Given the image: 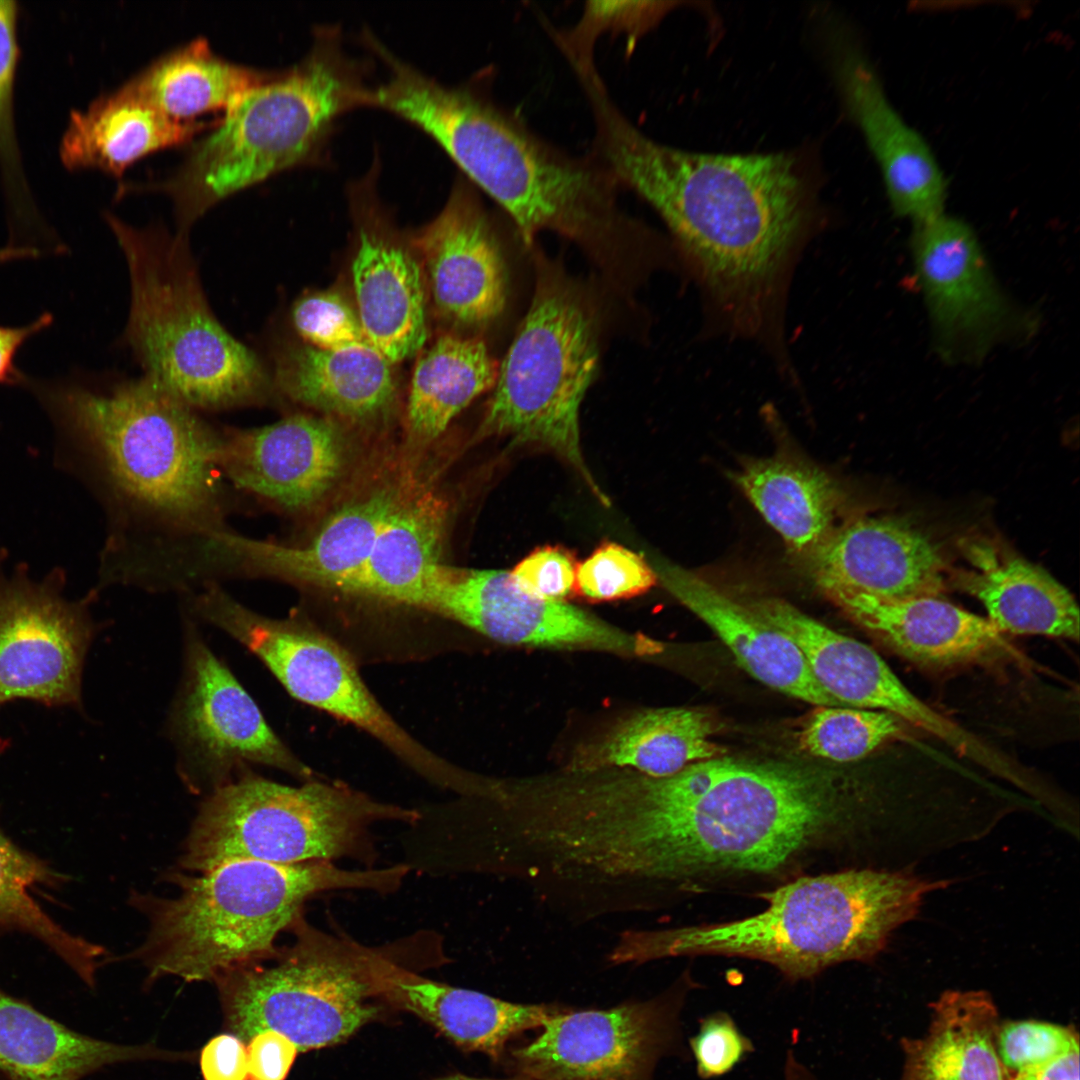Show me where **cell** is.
Segmentation results:
<instances>
[{"mask_svg": "<svg viewBox=\"0 0 1080 1080\" xmlns=\"http://www.w3.org/2000/svg\"><path fill=\"white\" fill-rule=\"evenodd\" d=\"M370 88L340 32L319 28L305 57L228 109L173 174L137 188L166 193L179 231L188 233L220 200L312 160L341 114L368 105Z\"/></svg>", "mask_w": 1080, "mask_h": 1080, "instance_id": "7", "label": "cell"}, {"mask_svg": "<svg viewBox=\"0 0 1080 1080\" xmlns=\"http://www.w3.org/2000/svg\"><path fill=\"white\" fill-rule=\"evenodd\" d=\"M62 878L0 832V930L36 937L92 987L103 949L66 931L34 899L35 890L56 886Z\"/></svg>", "mask_w": 1080, "mask_h": 1080, "instance_id": "38", "label": "cell"}, {"mask_svg": "<svg viewBox=\"0 0 1080 1080\" xmlns=\"http://www.w3.org/2000/svg\"><path fill=\"white\" fill-rule=\"evenodd\" d=\"M997 1048L1006 1069L1015 1072L1079 1049V1036L1071 1026L1015 1020L1000 1023Z\"/></svg>", "mask_w": 1080, "mask_h": 1080, "instance_id": "43", "label": "cell"}, {"mask_svg": "<svg viewBox=\"0 0 1080 1080\" xmlns=\"http://www.w3.org/2000/svg\"><path fill=\"white\" fill-rule=\"evenodd\" d=\"M689 1047L696 1072L704 1080L727 1074L754 1051L751 1039L724 1011L701 1019L698 1032L689 1040Z\"/></svg>", "mask_w": 1080, "mask_h": 1080, "instance_id": "44", "label": "cell"}, {"mask_svg": "<svg viewBox=\"0 0 1080 1080\" xmlns=\"http://www.w3.org/2000/svg\"><path fill=\"white\" fill-rule=\"evenodd\" d=\"M408 866L348 870L331 861L278 864L228 862L198 876L179 875L175 897L135 895L149 921L134 952L151 978L215 981L222 974L273 956L275 940L300 916L312 895L333 889L391 892Z\"/></svg>", "mask_w": 1080, "mask_h": 1080, "instance_id": "6", "label": "cell"}, {"mask_svg": "<svg viewBox=\"0 0 1080 1080\" xmlns=\"http://www.w3.org/2000/svg\"><path fill=\"white\" fill-rule=\"evenodd\" d=\"M352 275L369 344L390 363L414 355L426 340L427 327L421 271L412 255L362 228Z\"/></svg>", "mask_w": 1080, "mask_h": 1080, "instance_id": "30", "label": "cell"}, {"mask_svg": "<svg viewBox=\"0 0 1080 1080\" xmlns=\"http://www.w3.org/2000/svg\"><path fill=\"white\" fill-rule=\"evenodd\" d=\"M968 570L956 584L978 599L1003 633L1079 639V608L1072 594L1043 568L987 536L965 539Z\"/></svg>", "mask_w": 1080, "mask_h": 1080, "instance_id": "27", "label": "cell"}, {"mask_svg": "<svg viewBox=\"0 0 1080 1080\" xmlns=\"http://www.w3.org/2000/svg\"><path fill=\"white\" fill-rule=\"evenodd\" d=\"M1079 1049H1074L1052 1060L1025 1067L1010 1080H1079Z\"/></svg>", "mask_w": 1080, "mask_h": 1080, "instance_id": "50", "label": "cell"}, {"mask_svg": "<svg viewBox=\"0 0 1080 1080\" xmlns=\"http://www.w3.org/2000/svg\"><path fill=\"white\" fill-rule=\"evenodd\" d=\"M579 86L592 115L591 152L622 190L661 216L720 322L737 336L775 338L809 220L792 156L670 147L625 115L600 74L583 77Z\"/></svg>", "mask_w": 1080, "mask_h": 1080, "instance_id": "1", "label": "cell"}, {"mask_svg": "<svg viewBox=\"0 0 1080 1080\" xmlns=\"http://www.w3.org/2000/svg\"><path fill=\"white\" fill-rule=\"evenodd\" d=\"M953 881L912 870L851 869L806 876L761 896L760 913L729 922L625 929L609 951L615 966L691 955L764 961L791 979L878 955L920 913L927 896Z\"/></svg>", "mask_w": 1080, "mask_h": 1080, "instance_id": "5", "label": "cell"}, {"mask_svg": "<svg viewBox=\"0 0 1080 1080\" xmlns=\"http://www.w3.org/2000/svg\"><path fill=\"white\" fill-rule=\"evenodd\" d=\"M58 403L111 509L113 568L184 560L231 529L232 487L217 461L221 429L196 409L146 375L105 391L70 388Z\"/></svg>", "mask_w": 1080, "mask_h": 1080, "instance_id": "2", "label": "cell"}, {"mask_svg": "<svg viewBox=\"0 0 1080 1080\" xmlns=\"http://www.w3.org/2000/svg\"><path fill=\"white\" fill-rule=\"evenodd\" d=\"M271 381L274 392L293 402L358 422L384 416L396 396L390 362L370 344L289 345L277 351Z\"/></svg>", "mask_w": 1080, "mask_h": 1080, "instance_id": "28", "label": "cell"}, {"mask_svg": "<svg viewBox=\"0 0 1080 1080\" xmlns=\"http://www.w3.org/2000/svg\"><path fill=\"white\" fill-rule=\"evenodd\" d=\"M183 680L170 718L179 770L191 789L209 793L248 764L316 779L268 725L258 705L192 626L186 630Z\"/></svg>", "mask_w": 1080, "mask_h": 1080, "instance_id": "15", "label": "cell"}, {"mask_svg": "<svg viewBox=\"0 0 1080 1080\" xmlns=\"http://www.w3.org/2000/svg\"><path fill=\"white\" fill-rule=\"evenodd\" d=\"M248 1080H285L299 1052L283 1034L264 1030L247 1042Z\"/></svg>", "mask_w": 1080, "mask_h": 1080, "instance_id": "47", "label": "cell"}, {"mask_svg": "<svg viewBox=\"0 0 1080 1080\" xmlns=\"http://www.w3.org/2000/svg\"><path fill=\"white\" fill-rule=\"evenodd\" d=\"M528 311L500 365L477 438L506 436L559 456L597 485L580 445L579 410L598 364L591 299L558 263L539 257Z\"/></svg>", "mask_w": 1080, "mask_h": 1080, "instance_id": "9", "label": "cell"}, {"mask_svg": "<svg viewBox=\"0 0 1080 1080\" xmlns=\"http://www.w3.org/2000/svg\"><path fill=\"white\" fill-rule=\"evenodd\" d=\"M353 949L371 995L422 1018L459 1048L481 1052L496 1063L504 1064L512 1039L540 1029L567 1008L557 1003H516L454 987L421 977L355 941Z\"/></svg>", "mask_w": 1080, "mask_h": 1080, "instance_id": "23", "label": "cell"}, {"mask_svg": "<svg viewBox=\"0 0 1080 1080\" xmlns=\"http://www.w3.org/2000/svg\"><path fill=\"white\" fill-rule=\"evenodd\" d=\"M823 595L896 653L918 664L945 668L1012 652L987 618L938 596L888 600L849 591Z\"/></svg>", "mask_w": 1080, "mask_h": 1080, "instance_id": "26", "label": "cell"}, {"mask_svg": "<svg viewBox=\"0 0 1080 1080\" xmlns=\"http://www.w3.org/2000/svg\"><path fill=\"white\" fill-rule=\"evenodd\" d=\"M17 8L13 1L0 0V148L12 147V91L17 62Z\"/></svg>", "mask_w": 1080, "mask_h": 1080, "instance_id": "46", "label": "cell"}, {"mask_svg": "<svg viewBox=\"0 0 1080 1080\" xmlns=\"http://www.w3.org/2000/svg\"><path fill=\"white\" fill-rule=\"evenodd\" d=\"M903 722L876 710L817 706L802 724L800 749L839 763L857 761L902 733Z\"/></svg>", "mask_w": 1080, "mask_h": 1080, "instance_id": "39", "label": "cell"}, {"mask_svg": "<svg viewBox=\"0 0 1080 1080\" xmlns=\"http://www.w3.org/2000/svg\"><path fill=\"white\" fill-rule=\"evenodd\" d=\"M219 122L170 118L118 88L86 110L71 113L61 142V159L72 169L97 168L121 176L143 155L185 143Z\"/></svg>", "mask_w": 1080, "mask_h": 1080, "instance_id": "33", "label": "cell"}, {"mask_svg": "<svg viewBox=\"0 0 1080 1080\" xmlns=\"http://www.w3.org/2000/svg\"><path fill=\"white\" fill-rule=\"evenodd\" d=\"M93 633L82 603L47 586H0V703L77 704Z\"/></svg>", "mask_w": 1080, "mask_h": 1080, "instance_id": "18", "label": "cell"}, {"mask_svg": "<svg viewBox=\"0 0 1080 1080\" xmlns=\"http://www.w3.org/2000/svg\"><path fill=\"white\" fill-rule=\"evenodd\" d=\"M402 499L396 487L382 486L350 500L304 545L278 544L228 530L215 545L218 577H269L344 592Z\"/></svg>", "mask_w": 1080, "mask_h": 1080, "instance_id": "21", "label": "cell"}, {"mask_svg": "<svg viewBox=\"0 0 1080 1080\" xmlns=\"http://www.w3.org/2000/svg\"><path fill=\"white\" fill-rule=\"evenodd\" d=\"M272 73L228 61L199 37L160 56L120 89L170 118L190 121L227 111Z\"/></svg>", "mask_w": 1080, "mask_h": 1080, "instance_id": "36", "label": "cell"}, {"mask_svg": "<svg viewBox=\"0 0 1080 1080\" xmlns=\"http://www.w3.org/2000/svg\"><path fill=\"white\" fill-rule=\"evenodd\" d=\"M679 979L645 1000L605 1009L567 1007L530 1041L508 1048L504 1064L533 1080H655L666 1056H687L681 1013L689 990Z\"/></svg>", "mask_w": 1080, "mask_h": 1080, "instance_id": "13", "label": "cell"}, {"mask_svg": "<svg viewBox=\"0 0 1080 1080\" xmlns=\"http://www.w3.org/2000/svg\"><path fill=\"white\" fill-rule=\"evenodd\" d=\"M52 320V316L45 313L26 326H0V384H15L22 379L14 365L18 349L32 335L48 327Z\"/></svg>", "mask_w": 1080, "mask_h": 1080, "instance_id": "49", "label": "cell"}, {"mask_svg": "<svg viewBox=\"0 0 1080 1080\" xmlns=\"http://www.w3.org/2000/svg\"><path fill=\"white\" fill-rule=\"evenodd\" d=\"M649 562L658 584L710 627L753 678L816 706H842L818 684L792 639L746 601L670 560L653 556Z\"/></svg>", "mask_w": 1080, "mask_h": 1080, "instance_id": "25", "label": "cell"}, {"mask_svg": "<svg viewBox=\"0 0 1080 1080\" xmlns=\"http://www.w3.org/2000/svg\"><path fill=\"white\" fill-rule=\"evenodd\" d=\"M498 364L478 338L446 335L420 356L407 404L411 440L429 443L475 398L494 387Z\"/></svg>", "mask_w": 1080, "mask_h": 1080, "instance_id": "37", "label": "cell"}, {"mask_svg": "<svg viewBox=\"0 0 1080 1080\" xmlns=\"http://www.w3.org/2000/svg\"><path fill=\"white\" fill-rule=\"evenodd\" d=\"M421 609L508 645L591 649L626 656L656 655L664 649L659 641L623 631L568 602L527 592L507 570L441 563Z\"/></svg>", "mask_w": 1080, "mask_h": 1080, "instance_id": "16", "label": "cell"}, {"mask_svg": "<svg viewBox=\"0 0 1080 1080\" xmlns=\"http://www.w3.org/2000/svg\"><path fill=\"white\" fill-rule=\"evenodd\" d=\"M680 4L672 1H588L573 26L558 29L548 25L547 32L563 57L591 58L596 42L603 34L641 37Z\"/></svg>", "mask_w": 1080, "mask_h": 1080, "instance_id": "40", "label": "cell"}, {"mask_svg": "<svg viewBox=\"0 0 1080 1080\" xmlns=\"http://www.w3.org/2000/svg\"><path fill=\"white\" fill-rule=\"evenodd\" d=\"M167 1052L96 1039L37 1010L0 987V1076L4 1080H82L124 1061Z\"/></svg>", "mask_w": 1080, "mask_h": 1080, "instance_id": "31", "label": "cell"}, {"mask_svg": "<svg viewBox=\"0 0 1080 1080\" xmlns=\"http://www.w3.org/2000/svg\"><path fill=\"white\" fill-rule=\"evenodd\" d=\"M816 589L898 600L938 596L946 561L918 528L893 517H861L835 527L801 558Z\"/></svg>", "mask_w": 1080, "mask_h": 1080, "instance_id": "20", "label": "cell"}, {"mask_svg": "<svg viewBox=\"0 0 1080 1080\" xmlns=\"http://www.w3.org/2000/svg\"><path fill=\"white\" fill-rule=\"evenodd\" d=\"M291 317L310 346L335 350L369 344L358 313L336 292L302 296L293 305Z\"/></svg>", "mask_w": 1080, "mask_h": 1080, "instance_id": "42", "label": "cell"}, {"mask_svg": "<svg viewBox=\"0 0 1080 1080\" xmlns=\"http://www.w3.org/2000/svg\"><path fill=\"white\" fill-rule=\"evenodd\" d=\"M578 563L570 550L547 545L534 549L510 572L527 592L542 599L567 602L575 597Z\"/></svg>", "mask_w": 1080, "mask_h": 1080, "instance_id": "45", "label": "cell"}, {"mask_svg": "<svg viewBox=\"0 0 1080 1080\" xmlns=\"http://www.w3.org/2000/svg\"><path fill=\"white\" fill-rule=\"evenodd\" d=\"M217 461L233 489L298 513L336 485L347 465L348 443L333 420L294 414L261 427L222 428Z\"/></svg>", "mask_w": 1080, "mask_h": 1080, "instance_id": "17", "label": "cell"}, {"mask_svg": "<svg viewBox=\"0 0 1080 1080\" xmlns=\"http://www.w3.org/2000/svg\"><path fill=\"white\" fill-rule=\"evenodd\" d=\"M734 480L763 519L801 558L835 528L844 501L838 483L824 470L792 456L750 459Z\"/></svg>", "mask_w": 1080, "mask_h": 1080, "instance_id": "34", "label": "cell"}, {"mask_svg": "<svg viewBox=\"0 0 1080 1080\" xmlns=\"http://www.w3.org/2000/svg\"><path fill=\"white\" fill-rule=\"evenodd\" d=\"M658 584L649 561L615 542L599 545L576 570L575 597L591 603L629 599Z\"/></svg>", "mask_w": 1080, "mask_h": 1080, "instance_id": "41", "label": "cell"}, {"mask_svg": "<svg viewBox=\"0 0 1080 1080\" xmlns=\"http://www.w3.org/2000/svg\"><path fill=\"white\" fill-rule=\"evenodd\" d=\"M437 1080H533V1079H531V1078H529L527 1076H524V1075H520V1074H511L508 1078H501V1079L475 1078V1077H470V1076H466V1075H462V1074H453V1075H449V1076H446L444 1078H440V1079H437Z\"/></svg>", "mask_w": 1080, "mask_h": 1080, "instance_id": "53", "label": "cell"}, {"mask_svg": "<svg viewBox=\"0 0 1080 1080\" xmlns=\"http://www.w3.org/2000/svg\"><path fill=\"white\" fill-rule=\"evenodd\" d=\"M379 101L431 136L499 205L527 246L540 232H555L610 270L624 248L649 240L647 228L622 209V189L592 152L574 155L550 143L480 88L447 86L403 63L386 79Z\"/></svg>", "mask_w": 1080, "mask_h": 1080, "instance_id": "4", "label": "cell"}, {"mask_svg": "<svg viewBox=\"0 0 1080 1080\" xmlns=\"http://www.w3.org/2000/svg\"><path fill=\"white\" fill-rule=\"evenodd\" d=\"M433 300L447 321L479 328L507 301V270L497 230L478 189L458 177L439 214L418 237Z\"/></svg>", "mask_w": 1080, "mask_h": 1080, "instance_id": "19", "label": "cell"}, {"mask_svg": "<svg viewBox=\"0 0 1080 1080\" xmlns=\"http://www.w3.org/2000/svg\"><path fill=\"white\" fill-rule=\"evenodd\" d=\"M39 255L38 250L28 247H8L0 249V263L14 259L36 257Z\"/></svg>", "mask_w": 1080, "mask_h": 1080, "instance_id": "52", "label": "cell"}, {"mask_svg": "<svg viewBox=\"0 0 1080 1080\" xmlns=\"http://www.w3.org/2000/svg\"><path fill=\"white\" fill-rule=\"evenodd\" d=\"M0 1080H4V1079L0 1076Z\"/></svg>", "mask_w": 1080, "mask_h": 1080, "instance_id": "54", "label": "cell"}, {"mask_svg": "<svg viewBox=\"0 0 1080 1080\" xmlns=\"http://www.w3.org/2000/svg\"><path fill=\"white\" fill-rule=\"evenodd\" d=\"M445 523V507L435 496L402 499L344 592L419 609L441 564Z\"/></svg>", "mask_w": 1080, "mask_h": 1080, "instance_id": "35", "label": "cell"}, {"mask_svg": "<svg viewBox=\"0 0 1080 1080\" xmlns=\"http://www.w3.org/2000/svg\"><path fill=\"white\" fill-rule=\"evenodd\" d=\"M200 1068L204 1080H248L244 1041L230 1033L211 1038L201 1050Z\"/></svg>", "mask_w": 1080, "mask_h": 1080, "instance_id": "48", "label": "cell"}, {"mask_svg": "<svg viewBox=\"0 0 1080 1080\" xmlns=\"http://www.w3.org/2000/svg\"><path fill=\"white\" fill-rule=\"evenodd\" d=\"M721 729L720 720L704 709L643 710L580 745L563 769L628 768L652 777L671 776L693 763L725 755L726 748L710 740Z\"/></svg>", "mask_w": 1080, "mask_h": 1080, "instance_id": "29", "label": "cell"}, {"mask_svg": "<svg viewBox=\"0 0 1080 1080\" xmlns=\"http://www.w3.org/2000/svg\"><path fill=\"white\" fill-rule=\"evenodd\" d=\"M920 1038L901 1039L900 1080H1010L997 1048L1000 1018L989 993L948 990L931 1003Z\"/></svg>", "mask_w": 1080, "mask_h": 1080, "instance_id": "32", "label": "cell"}, {"mask_svg": "<svg viewBox=\"0 0 1080 1080\" xmlns=\"http://www.w3.org/2000/svg\"><path fill=\"white\" fill-rule=\"evenodd\" d=\"M419 819L414 809L375 800L344 783L313 779L294 787L246 771L208 793L180 864L201 873L242 860L369 859L374 823Z\"/></svg>", "mask_w": 1080, "mask_h": 1080, "instance_id": "10", "label": "cell"}, {"mask_svg": "<svg viewBox=\"0 0 1080 1080\" xmlns=\"http://www.w3.org/2000/svg\"><path fill=\"white\" fill-rule=\"evenodd\" d=\"M753 608L792 639L818 684L842 706L889 713L942 742L953 736L954 722L915 696L868 645L777 597H758Z\"/></svg>", "mask_w": 1080, "mask_h": 1080, "instance_id": "24", "label": "cell"}, {"mask_svg": "<svg viewBox=\"0 0 1080 1080\" xmlns=\"http://www.w3.org/2000/svg\"><path fill=\"white\" fill-rule=\"evenodd\" d=\"M833 70L847 111L880 168L895 215L916 224L944 213L947 184L933 151L894 108L854 41L837 40Z\"/></svg>", "mask_w": 1080, "mask_h": 1080, "instance_id": "22", "label": "cell"}, {"mask_svg": "<svg viewBox=\"0 0 1080 1080\" xmlns=\"http://www.w3.org/2000/svg\"><path fill=\"white\" fill-rule=\"evenodd\" d=\"M195 612L257 656L300 702L369 733L427 780L463 795L467 773L408 734L381 706L337 642L295 619H271L247 608L221 586L199 595Z\"/></svg>", "mask_w": 1080, "mask_h": 1080, "instance_id": "12", "label": "cell"}, {"mask_svg": "<svg viewBox=\"0 0 1080 1080\" xmlns=\"http://www.w3.org/2000/svg\"><path fill=\"white\" fill-rule=\"evenodd\" d=\"M783 1080H821L800 1062L792 1050H788L783 1070Z\"/></svg>", "mask_w": 1080, "mask_h": 1080, "instance_id": "51", "label": "cell"}, {"mask_svg": "<svg viewBox=\"0 0 1080 1080\" xmlns=\"http://www.w3.org/2000/svg\"><path fill=\"white\" fill-rule=\"evenodd\" d=\"M106 219L130 277L125 338L145 375L197 411L266 404L271 377L212 312L187 234Z\"/></svg>", "mask_w": 1080, "mask_h": 1080, "instance_id": "8", "label": "cell"}, {"mask_svg": "<svg viewBox=\"0 0 1080 1080\" xmlns=\"http://www.w3.org/2000/svg\"><path fill=\"white\" fill-rule=\"evenodd\" d=\"M843 778L817 766L719 756L666 777L633 772L631 825L645 893L714 872H770L846 811Z\"/></svg>", "mask_w": 1080, "mask_h": 1080, "instance_id": "3", "label": "cell"}, {"mask_svg": "<svg viewBox=\"0 0 1080 1080\" xmlns=\"http://www.w3.org/2000/svg\"><path fill=\"white\" fill-rule=\"evenodd\" d=\"M910 243L941 360L977 364L998 346L1033 336L1037 318L1007 296L968 223L944 212L913 224Z\"/></svg>", "mask_w": 1080, "mask_h": 1080, "instance_id": "14", "label": "cell"}, {"mask_svg": "<svg viewBox=\"0 0 1080 1080\" xmlns=\"http://www.w3.org/2000/svg\"><path fill=\"white\" fill-rule=\"evenodd\" d=\"M294 943L269 957L232 969L214 982L228 1028L242 1041L273 1030L299 1052L338 1044L377 1013L358 967L352 941L321 932L299 916Z\"/></svg>", "mask_w": 1080, "mask_h": 1080, "instance_id": "11", "label": "cell"}]
</instances>
